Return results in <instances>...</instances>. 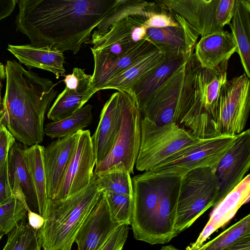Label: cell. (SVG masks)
<instances>
[{
  "label": "cell",
  "mask_w": 250,
  "mask_h": 250,
  "mask_svg": "<svg viewBox=\"0 0 250 250\" xmlns=\"http://www.w3.org/2000/svg\"><path fill=\"white\" fill-rule=\"evenodd\" d=\"M116 3L117 0H20L16 30L34 46L76 54Z\"/></svg>",
  "instance_id": "6da1fadb"
},
{
  "label": "cell",
  "mask_w": 250,
  "mask_h": 250,
  "mask_svg": "<svg viewBox=\"0 0 250 250\" xmlns=\"http://www.w3.org/2000/svg\"><path fill=\"white\" fill-rule=\"evenodd\" d=\"M236 49L232 34L224 30L202 37L194 46L193 55L201 68L213 69L229 61Z\"/></svg>",
  "instance_id": "cb8c5ba5"
},
{
  "label": "cell",
  "mask_w": 250,
  "mask_h": 250,
  "mask_svg": "<svg viewBox=\"0 0 250 250\" xmlns=\"http://www.w3.org/2000/svg\"><path fill=\"white\" fill-rule=\"evenodd\" d=\"M41 248L38 231L30 226L26 214L8 233L2 250H41Z\"/></svg>",
  "instance_id": "4dcf8cb0"
},
{
  "label": "cell",
  "mask_w": 250,
  "mask_h": 250,
  "mask_svg": "<svg viewBox=\"0 0 250 250\" xmlns=\"http://www.w3.org/2000/svg\"><path fill=\"white\" fill-rule=\"evenodd\" d=\"M96 175L103 191L133 197L132 179L127 171L114 169Z\"/></svg>",
  "instance_id": "d6a6232c"
},
{
  "label": "cell",
  "mask_w": 250,
  "mask_h": 250,
  "mask_svg": "<svg viewBox=\"0 0 250 250\" xmlns=\"http://www.w3.org/2000/svg\"><path fill=\"white\" fill-rule=\"evenodd\" d=\"M250 167V130L238 135L215 169L219 192L213 208L246 176Z\"/></svg>",
  "instance_id": "4fadbf2b"
},
{
  "label": "cell",
  "mask_w": 250,
  "mask_h": 250,
  "mask_svg": "<svg viewBox=\"0 0 250 250\" xmlns=\"http://www.w3.org/2000/svg\"><path fill=\"white\" fill-rule=\"evenodd\" d=\"M4 118V112L3 110L2 101L0 102V126L3 123Z\"/></svg>",
  "instance_id": "ee69618b"
},
{
  "label": "cell",
  "mask_w": 250,
  "mask_h": 250,
  "mask_svg": "<svg viewBox=\"0 0 250 250\" xmlns=\"http://www.w3.org/2000/svg\"><path fill=\"white\" fill-rule=\"evenodd\" d=\"M186 61L156 93L141 111L142 118L156 125H180L190 108L195 95V81L200 66L193 55Z\"/></svg>",
  "instance_id": "5b68a950"
},
{
  "label": "cell",
  "mask_w": 250,
  "mask_h": 250,
  "mask_svg": "<svg viewBox=\"0 0 250 250\" xmlns=\"http://www.w3.org/2000/svg\"><path fill=\"white\" fill-rule=\"evenodd\" d=\"M22 144L15 141L7 159L8 178L13 195L29 210L39 214L38 198L24 156Z\"/></svg>",
  "instance_id": "44dd1931"
},
{
  "label": "cell",
  "mask_w": 250,
  "mask_h": 250,
  "mask_svg": "<svg viewBox=\"0 0 250 250\" xmlns=\"http://www.w3.org/2000/svg\"><path fill=\"white\" fill-rule=\"evenodd\" d=\"M141 139L135 167L149 171L174 153L200 139L178 124L156 125L141 118Z\"/></svg>",
  "instance_id": "52a82bcc"
},
{
  "label": "cell",
  "mask_w": 250,
  "mask_h": 250,
  "mask_svg": "<svg viewBox=\"0 0 250 250\" xmlns=\"http://www.w3.org/2000/svg\"><path fill=\"white\" fill-rule=\"evenodd\" d=\"M250 109V81L246 74L227 80L222 87L216 107L218 136H237L245 130Z\"/></svg>",
  "instance_id": "8fae6325"
},
{
  "label": "cell",
  "mask_w": 250,
  "mask_h": 250,
  "mask_svg": "<svg viewBox=\"0 0 250 250\" xmlns=\"http://www.w3.org/2000/svg\"><path fill=\"white\" fill-rule=\"evenodd\" d=\"M128 225L119 226L112 234L101 250H122L128 236Z\"/></svg>",
  "instance_id": "8d00e7d4"
},
{
  "label": "cell",
  "mask_w": 250,
  "mask_h": 250,
  "mask_svg": "<svg viewBox=\"0 0 250 250\" xmlns=\"http://www.w3.org/2000/svg\"><path fill=\"white\" fill-rule=\"evenodd\" d=\"M103 191L108 203L112 221L120 225H131L133 197L110 191Z\"/></svg>",
  "instance_id": "836d02e7"
},
{
  "label": "cell",
  "mask_w": 250,
  "mask_h": 250,
  "mask_svg": "<svg viewBox=\"0 0 250 250\" xmlns=\"http://www.w3.org/2000/svg\"><path fill=\"white\" fill-rule=\"evenodd\" d=\"M156 6L144 25L146 29L163 28L179 24L177 14L157 2Z\"/></svg>",
  "instance_id": "d590c367"
},
{
  "label": "cell",
  "mask_w": 250,
  "mask_h": 250,
  "mask_svg": "<svg viewBox=\"0 0 250 250\" xmlns=\"http://www.w3.org/2000/svg\"><path fill=\"white\" fill-rule=\"evenodd\" d=\"M44 146L39 144L24 147L23 156L36 190L39 214L44 217L48 200L43 161Z\"/></svg>",
  "instance_id": "83f0119b"
},
{
  "label": "cell",
  "mask_w": 250,
  "mask_h": 250,
  "mask_svg": "<svg viewBox=\"0 0 250 250\" xmlns=\"http://www.w3.org/2000/svg\"><path fill=\"white\" fill-rule=\"evenodd\" d=\"M7 50L29 71L39 68L54 74L56 78L65 76L63 53L48 47H38L30 44H8Z\"/></svg>",
  "instance_id": "d4e9b609"
},
{
  "label": "cell",
  "mask_w": 250,
  "mask_h": 250,
  "mask_svg": "<svg viewBox=\"0 0 250 250\" xmlns=\"http://www.w3.org/2000/svg\"><path fill=\"white\" fill-rule=\"evenodd\" d=\"M160 250H180L171 245L163 246Z\"/></svg>",
  "instance_id": "f6af8a7d"
},
{
  "label": "cell",
  "mask_w": 250,
  "mask_h": 250,
  "mask_svg": "<svg viewBox=\"0 0 250 250\" xmlns=\"http://www.w3.org/2000/svg\"><path fill=\"white\" fill-rule=\"evenodd\" d=\"M156 1L181 16L202 37L223 31L230 22L235 0H160Z\"/></svg>",
  "instance_id": "30bf717a"
},
{
  "label": "cell",
  "mask_w": 250,
  "mask_h": 250,
  "mask_svg": "<svg viewBox=\"0 0 250 250\" xmlns=\"http://www.w3.org/2000/svg\"><path fill=\"white\" fill-rule=\"evenodd\" d=\"M1 80L0 79V102L2 101L1 96V92L2 89V83H1Z\"/></svg>",
  "instance_id": "bcb514c9"
},
{
  "label": "cell",
  "mask_w": 250,
  "mask_h": 250,
  "mask_svg": "<svg viewBox=\"0 0 250 250\" xmlns=\"http://www.w3.org/2000/svg\"><path fill=\"white\" fill-rule=\"evenodd\" d=\"M91 76L78 67L73 68L71 74L65 75V87L50 108L47 118L52 122L61 120L83 106L90 98Z\"/></svg>",
  "instance_id": "9a60e30c"
},
{
  "label": "cell",
  "mask_w": 250,
  "mask_h": 250,
  "mask_svg": "<svg viewBox=\"0 0 250 250\" xmlns=\"http://www.w3.org/2000/svg\"><path fill=\"white\" fill-rule=\"evenodd\" d=\"M28 211L24 203L14 195L0 204V231L8 234Z\"/></svg>",
  "instance_id": "e575fe53"
},
{
  "label": "cell",
  "mask_w": 250,
  "mask_h": 250,
  "mask_svg": "<svg viewBox=\"0 0 250 250\" xmlns=\"http://www.w3.org/2000/svg\"><path fill=\"white\" fill-rule=\"evenodd\" d=\"M250 199V175L248 174L213 208L208 223L197 240L186 250L198 249L211 234L229 223Z\"/></svg>",
  "instance_id": "2e32d148"
},
{
  "label": "cell",
  "mask_w": 250,
  "mask_h": 250,
  "mask_svg": "<svg viewBox=\"0 0 250 250\" xmlns=\"http://www.w3.org/2000/svg\"><path fill=\"white\" fill-rule=\"evenodd\" d=\"M92 108L91 104L85 105L64 119L47 124L44 127L45 134L51 138L59 139L83 130L93 120Z\"/></svg>",
  "instance_id": "f546056e"
},
{
  "label": "cell",
  "mask_w": 250,
  "mask_h": 250,
  "mask_svg": "<svg viewBox=\"0 0 250 250\" xmlns=\"http://www.w3.org/2000/svg\"><path fill=\"white\" fill-rule=\"evenodd\" d=\"M5 66H4L2 63L0 62V79L3 80L5 79Z\"/></svg>",
  "instance_id": "7bdbcfd3"
},
{
  "label": "cell",
  "mask_w": 250,
  "mask_h": 250,
  "mask_svg": "<svg viewBox=\"0 0 250 250\" xmlns=\"http://www.w3.org/2000/svg\"><path fill=\"white\" fill-rule=\"evenodd\" d=\"M237 136L222 135L200 139L174 153L149 171L157 174L182 176L199 167L215 169Z\"/></svg>",
  "instance_id": "9c48e42d"
},
{
  "label": "cell",
  "mask_w": 250,
  "mask_h": 250,
  "mask_svg": "<svg viewBox=\"0 0 250 250\" xmlns=\"http://www.w3.org/2000/svg\"><path fill=\"white\" fill-rule=\"evenodd\" d=\"M223 250H250V236L237 240Z\"/></svg>",
  "instance_id": "b9f144b4"
},
{
  "label": "cell",
  "mask_w": 250,
  "mask_h": 250,
  "mask_svg": "<svg viewBox=\"0 0 250 250\" xmlns=\"http://www.w3.org/2000/svg\"><path fill=\"white\" fill-rule=\"evenodd\" d=\"M157 48L147 39L120 56L107 58L91 50L94 60V71L91 75L89 97L98 91L99 87L109 79L119 74L144 55Z\"/></svg>",
  "instance_id": "d6986e66"
},
{
  "label": "cell",
  "mask_w": 250,
  "mask_h": 250,
  "mask_svg": "<svg viewBox=\"0 0 250 250\" xmlns=\"http://www.w3.org/2000/svg\"><path fill=\"white\" fill-rule=\"evenodd\" d=\"M218 192L214 168H196L182 176L174 225L176 236L213 207Z\"/></svg>",
  "instance_id": "8992f818"
},
{
  "label": "cell",
  "mask_w": 250,
  "mask_h": 250,
  "mask_svg": "<svg viewBox=\"0 0 250 250\" xmlns=\"http://www.w3.org/2000/svg\"><path fill=\"white\" fill-rule=\"evenodd\" d=\"M189 54L186 55L167 57L163 62L146 74L133 86L129 94L140 111L184 63Z\"/></svg>",
  "instance_id": "7402d4cb"
},
{
  "label": "cell",
  "mask_w": 250,
  "mask_h": 250,
  "mask_svg": "<svg viewBox=\"0 0 250 250\" xmlns=\"http://www.w3.org/2000/svg\"><path fill=\"white\" fill-rule=\"evenodd\" d=\"M167 57L158 48L144 55L125 70L106 82L98 89H114L130 93L133 86Z\"/></svg>",
  "instance_id": "484cf974"
},
{
  "label": "cell",
  "mask_w": 250,
  "mask_h": 250,
  "mask_svg": "<svg viewBox=\"0 0 250 250\" xmlns=\"http://www.w3.org/2000/svg\"><path fill=\"white\" fill-rule=\"evenodd\" d=\"M95 156L90 132L81 130L74 151L54 200H61L87 186L93 176Z\"/></svg>",
  "instance_id": "7c38bea8"
},
{
  "label": "cell",
  "mask_w": 250,
  "mask_h": 250,
  "mask_svg": "<svg viewBox=\"0 0 250 250\" xmlns=\"http://www.w3.org/2000/svg\"><path fill=\"white\" fill-rule=\"evenodd\" d=\"M103 189L96 174L88 185L63 199H48L44 223L38 230L44 250H71L80 227Z\"/></svg>",
  "instance_id": "277c9868"
},
{
  "label": "cell",
  "mask_w": 250,
  "mask_h": 250,
  "mask_svg": "<svg viewBox=\"0 0 250 250\" xmlns=\"http://www.w3.org/2000/svg\"><path fill=\"white\" fill-rule=\"evenodd\" d=\"M120 226L111 217L103 190L90 210L75 239L78 250H101Z\"/></svg>",
  "instance_id": "5bb4252c"
},
{
  "label": "cell",
  "mask_w": 250,
  "mask_h": 250,
  "mask_svg": "<svg viewBox=\"0 0 250 250\" xmlns=\"http://www.w3.org/2000/svg\"><path fill=\"white\" fill-rule=\"evenodd\" d=\"M4 234L2 231H0V240L2 238V236H3Z\"/></svg>",
  "instance_id": "7dc6e473"
},
{
  "label": "cell",
  "mask_w": 250,
  "mask_h": 250,
  "mask_svg": "<svg viewBox=\"0 0 250 250\" xmlns=\"http://www.w3.org/2000/svg\"><path fill=\"white\" fill-rule=\"evenodd\" d=\"M12 196L13 194L9 181L7 160L0 168V204Z\"/></svg>",
  "instance_id": "f35d334b"
},
{
  "label": "cell",
  "mask_w": 250,
  "mask_h": 250,
  "mask_svg": "<svg viewBox=\"0 0 250 250\" xmlns=\"http://www.w3.org/2000/svg\"><path fill=\"white\" fill-rule=\"evenodd\" d=\"M149 16H128L113 24L101 36L91 40L92 49L98 51L112 44H118L128 49L136 46L146 39V28L144 25Z\"/></svg>",
  "instance_id": "603a6c76"
},
{
  "label": "cell",
  "mask_w": 250,
  "mask_h": 250,
  "mask_svg": "<svg viewBox=\"0 0 250 250\" xmlns=\"http://www.w3.org/2000/svg\"><path fill=\"white\" fill-rule=\"evenodd\" d=\"M177 16V26L146 29V39L167 57L188 55L194 49L199 36L181 16Z\"/></svg>",
  "instance_id": "ac0fdd59"
},
{
  "label": "cell",
  "mask_w": 250,
  "mask_h": 250,
  "mask_svg": "<svg viewBox=\"0 0 250 250\" xmlns=\"http://www.w3.org/2000/svg\"><path fill=\"white\" fill-rule=\"evenodd\" d=\"M245 73L250 78V1L235 0L229 24Z\"/></svg>",
  "instance_id": "4316f807"
},
{
  "label": "cell",
  "mask_w": 250,
  "mask_h": 250,
  "mask_svg": "<svg viewBox=\"0 0 250 250\" xmlns=\"http://www.w3.org/2000/svg\"><path fill=\"white\" fill-rule=\"evenodd\" d=\"M121 109L120 129L110 152L96 166L94 174L114 169L133 173L141 139V113L131 95L118 91Z\"/></svg>",
  "instance_id": "ba28073f"
},
{
  "label": "cell",
  "mask_w": 250,
  "mask_h": 250,
  "mask_svg": "<svg viewBox=\"0 0 250 250\" xmlns=\"http://www.w3.org/2000/svg\"><path fill=\"white\" fill-rule=\"evenodd\" d=\"M250 236V214L221 233L196 250H223L237 240Z\"/></svg>",
  "instance_id": "1f68e13d"
},
{
  "label": "cell",
  "mask_w": 250,
  "mask_h": 250,
  "mask_svg": "<svg viewBox=\"0 0 250 250\" xmlns=\"http://www.w3.org/2000/svg\"><path fill=\"white\" fill-rule=\"evenodd\" d=\"M156 4L155 1L117 0L115 6L92 33V40L103 35L113 24L125 17L136 15L150 16L154 9Z\"/></svg>",
  "instance_id": "f1b7e54d"
},
{
  "label": "cell",
  "mask_w": 250,
  "mask_h": 250,
  "mask_svg": "<svg viewBox=\"0 0 250 250\" xmlns=\"http://www.w3.org/2000/svg\"><path fill=\"white\" fill-rule=\"evenodd\" d=\"M79 132L59 138L43 149L48 199H55L68 164L74 151Z\"/></svg>",
  "instance_id": "e0dca14e"
},
{
  "label": "cell",
  "mask_w": 250,
  "mask_h": 250,
  "mask_svg": "<svg viewBox=\"0 0 250 250\" xmlns=\"http://www.w3.org/2000/svg\"><path fill=\"white\" fill-rule=\"evenodd\" d=\"M18 2V0H0V21L12 13Z\"/></svg>",
  "instance_id": "ab89813d"
},
{
  "label": "cell",
  "mask_w": 250,
  "mask_h": 250,
  "mask_svg": "<svg viewBox=\"0 0 250 250\" xmlns=\"http://www.w3.org/2000/svg\"><path fill=\"white\" fill-rule=\"evenodd\" d=\"M27 213V220L30 226L36 230H40L44 224V218L39 214L31 210Z\"/></svg>",
  "instance_id": "60d3db41"
},
{
  "label": "cell",
  "mask_w": 250,
  "mask_h": 250,
  "mask_svg": "<svg viewBox=\"0 0 250 250\" xmlns=\"http://www.w3.org/2000/svg\"><path fill=\"white\" fill-rule=\"evenodd\" d=\"M121 120L117 91L112 94L104 104L97 128L91 136L96 166L105 159L113 147L120 129Z\"/></svg>",
  "instance_id": "ffe728a7"
},
{
  "label": "cell",
  "mask_w": 250,
  "mask_h": 250,
  "mask_svg": "<svg viewBox=\"0 0 250 250\" xmlns=\"http://www.w3.org/2000/svg\"><path fill=\"white\" fill-rule=\"evenodd\" d=\"M5 71L3 124L17 141L28 146L39 144L45 134V114L58 93L55 84L15 60L7 61Z\"/></svg>",
  "instance_id": "7a4b0ae2"
},
{
  "label": "cell",
  "mask_w": 250,
  "mask_h": 250,
  "mask_svg": "<svg viewBox=\"0 0 250 250\" xmlns=\"http://www.w3.org/2000/svg\"><path fill=\"white\" fill-rule=\"evenodd\" d=\"M181 177L147 171L131 178L130 225L136 240L164 244L176 236L174 225Z\"/></svg>",
  "instance_id": "3957f363"
},
{
  "label": "cell",
  "mask_w": 250,
  "mask_h": 250,
  "mask_svg": "<svg viewBox=\"0 0 250 250\" xmlns=\"http://www.w3.org/2000/svg\"><path fill=\"white\" fill-rule=\"evenodd\" d=\"M16 139L2 123L0 126V168L6 162L9 150Z\"/></svg>",
  "instance_id": "74e56055"
}]
</instances>
